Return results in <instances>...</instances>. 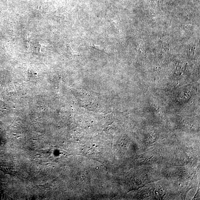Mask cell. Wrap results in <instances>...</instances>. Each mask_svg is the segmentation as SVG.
<instances>
[{"label": "cell", "mask_w": 200, "mask_h": 200, "mask_svg": "<svg viewBox=\"0 0 200 200\" xmlns=\"http://www.w3.org/2000/svg\"><path fill=\"white\" fill-rule=\"evenodd\" d=\"M153 157V156H152V157H150V158H148V159H147V160H148V159H151V158H152V157Z\"/></svg>", "instance_id": "cell-1"}]
</instances>
